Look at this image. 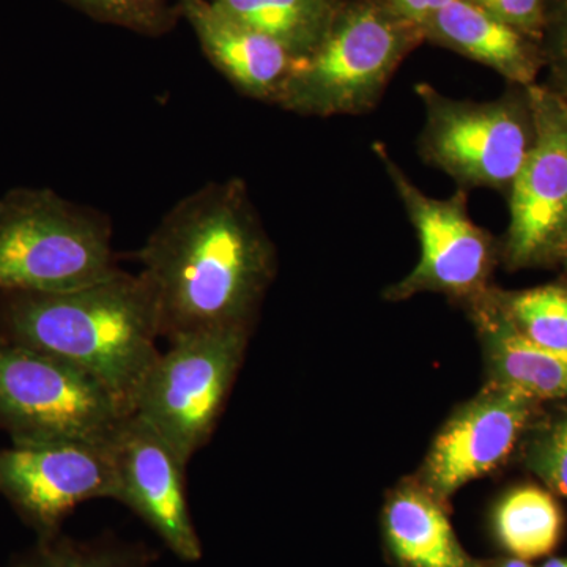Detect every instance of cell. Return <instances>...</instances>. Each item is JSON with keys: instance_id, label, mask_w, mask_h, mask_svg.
I'll return each mask as SVG.
<instances>
[{"instance_id": "20", "label": "cell", "mask_w": 567, "mask_h": 567, "mask_svg": "<svg viewBox=\"0 0 567 567\" xmlns=\"http://www.w3.org/2000/svg\"><path fill=\"white\" fill-rule=\"evenodd\" d=\"M85 17L144 37L173 32L182 14L171 0H65Z\"/></svg>"}, {"instance_id": "13", "label": "cell", "mask_w": 567, "mask_h": 567, "mask_svg": "<svg viewBox=\"0 0 567 567\" xmlns=\"http://www.w3.org/2000/svg\"><path fill=\"white\" fill-rule=\"evenodd\" d=\"M204 54L238 92L278 103L297 59L282 44L249 28L213 0H178Z\"/></svg>"}, {"instance_id": "24", "label": "cell", "mask_w": 567, "mask_h": 567, "mask_svg": "<svg viewBox=\"0 0 567 567\" xmlns=\"http://www.w3.org/2000/svg\"><path fill=\"white\" fill-rule=\"evenodd\" d=\"M496 18L539 40L548 0H475Z\"/></svg>"}, {"instance_id": "27", "label": "cell", "mask_w": 567, "mask_h": 567, "mask_svg": "<svg viewBox=\"0 0 567 567\" xmlns=\"http://www.w3.org/2000/svg\"><path fill=\"white\" fill-rule=\"evenodd\" d=\"M550 87V85H548ZM555 91V89H554ZM557 93L559 102H561L563 110H565L566 118H567V92H559L555 91Z\"/></svg>"}, {"instance_id": "3", "label": "cell", "mask_w": 567, "mask_h": 567, "mask_svg": "<svg viewBox=\"0 0 567 567\" xmlns=\"http://www.w3.org/2000/svg\"><path fill=\"white\" fill-rule=\"evenodd\" d=\"M424 41L390 0H344L319 47L295 62L276 106L323 118L372 111Z\"/></svg>"}, {"instance_id": "22", "label": "cell", "mask_w": 567, "mask_h": 567, "mask_svg": "<svg viewBox=\"0 0 567 567\" xmlns=\"http://www.w3.org/2000/svg\"><path fill=\"white\" fill-rule=\"evenodd\" d=\"M539 43L548 74L546 84L567 92V0H548Z\"/></svg>"}, {"instance_id": "18", "label": "cell", "mask_w": 567, "mask_h": 567, "mask_svg": "<svg viewBox=\"0 0 567 567\" xmlns=\"http://www.w3.org/2000/svg\"><path fill=\"white\" fill-rule=\"evenodd\" d=\"M563 518L550 494L520 487L507 494L495 511V529L503 546L518 559L546 557L557 547Z\"/></svg>"}, {"instance_id": "5", "label": "cell", "mask_w": 567, "mask_h": 567, "mask_svg": "<svg viewBox=\"0 0 567 567\" xmlns=\"http://www.w3.org/2000/svg\"><path fill=\"white\" fill-rule=\"evenodd\" d=\"M415 92L424 106L417 152L429 166L450 175L461 189L487 188L507 194L536 140L529 87L511 85L491 102L456 100L421 82Z\"/></svg>"}, {"instance_id": "7", "label": "cell", "mask_w": 567, "mask_h": 567, "mask_svg": "<svg viewBox=\"0 0 567 567\" xmlns=\"http://www.w3.org/2000/svg\"><path fill=\"white\" fill-rule=\"evenodd\" d=\"M248 330L177 336L159 353L134 413L188 465L210 442L244 358Z\"/></svg>"}, {"instance_id": "26", "label": "cell", "mask_w": 567, "mask_h": 567, "mask_svg": "<svg viewBox=\"0 0 567 567\" xmlns=\"http://www.w3.org/2000/svg\"><path fill=\"white\" fill-rule=\"evenodd\" d=\"M543 567H567V558H554Z\"/></svg>"}, {"instance_id": "8", "label": "cell", "mask_w": 567, "mask_h": 567, "mask_svg": "<svg viewBox=\"0 0 567 567\" xmlns=\"http://www.w3.org/2000/svg\"><path fill=\"white\" fill-rule=\"evenodd\" d=\"M374 152L393 182L421 246L420 262L394 287V297L423 290L458 297L483 292L494 265L495 244L487 230L470 218L465 189L447 199H435L410 181L385 145L375 144Z\"/></svg>"}, {"instance_id": "9", "label": "cell", "mask_w": 567, "mask_h": 567, "mask_svg": "<svg viewBox=\"0 0 567 567\" xmlns=\"http://www.w3.org/2000/svg\"><path fill=\"white\" fill-rule=\"evenodd\" d=\"M536 140L507 192V264L514 268L561 259L567 249V118L547 84L529 85Z\"/></svg>"}, {"instance_id": "29", "label": "cell", "mask_w": 567, "mask_h": 567, "mask_svg": "<svg viewBox=\"0 0 567 567\" xmlns=\"http://www.w3.org/2000/svg\"><path fill=\"white\" fill-rule=\"evenodd\" d=\"M563 262H565L566 270H567V249H566L565 256H563Z\"/></svg>"}, {"instance_id": "28", "label": "cell", "mask_w": 567, "mask_h": 567, "mask_svg": "<svg viewBox=\"0 0 567 567\" xmlns=\"http://www.w3.org/2000/svg\"><path fill=\"white\" fill-rule=\"evenodd\" d=\"M503 567H532L524 559H513V561H507Z\"/></svg>"}, {"instance_id": "14", "label": "cell", "mask_w": 567, "mask_h": 567, "mask_svg": "<svg viewBox=\"0 0 567 567\" xmlns=\"http://www.w3.org/2000/svg\"><path fill=\"white\" fill-rule=\"evenodd\" d=\"M436 47L486 65L509 85L529 87L544 71L539 40L499 20L475 0H454L423 25Z\"/></svg>"}, {"instance_id": "15", "label": "cell", "mask_w": 567, "mask_h": 567, "mask_svg": "<svg viewBox=\"0 0 567 567\" xmlns=\"http://www.w3.org/2000/svg\"><path fill=\"white\" fill-rule=\"evenodd\" d=\"M395 557L409 567H472L442 507L420 491L399 492L385 514Z\"/></svg>"}, {"instance_id": "25", "label": "cell", "mask_w": 567, "mask_h": 567, "mask_svg": "<svg viewBox=\"0 0 567 567\" xmlns=\"http://www.w3.org/2000/svg\"><path fill=\"white\" fill-rule=\"evenodd\" d=\"M399 13L404 14L406 20L416 22L423 28L429 18L434 17L436 11L445 9L454 0H390Z\"/></svg>"}, {"instance_id": "19", "label": "cell", "mask_w": 567, "mask_h": 567, "mask_svg": "<svg viewBox=\"0 0 567 567\" xmlns=\"http://www.w3.org/2000/svg\"><path fill=\"white\" fill-rule=\"evenodd\" d=\"M502 317L536 344L567 350V289L543 286L502 300Z\"/></svg>"}, {"instance_id": "2", "label": "cell", "mask_w": 567, "mask_h": 567, "mask_svg": "<svg viewBox=\"0 0 567 567\" xmlns=\"http://www.w3.org/2000/svg\"><path fill=\"white\" fill-rule=\"evenodd\" d=\"M0 328L9 344L65 361L103 383L134 413L159 357L158 305L141 274L118 271L62 293H0Z\"/></svg>"}, {"instance_id": "1", "label": "cell", "mask_w": 567, "mask_h": 567, "mask_svg": "<svg viewBox=\"0 0 567 567\" xmlns=\"http://www.w3.org/2000/svg\"><path fill=\"white\" fill-rule=\"evenodd\" d=\"M136 257L167 341L248 330L275 270L274 245L240 178L208 183L178 200Z\"/></svg>"}, {"instance_id": "10", "label": "cell", "mask_w": 567, "mask_h": 567, "mask_svg": "<svg viewBox=\"0 0 567 567\" xmlns=\"http://www.w3.org/2000/svg\"><path fill=\"white\" fill-rule=\"evenodd\" d=\"M112 442L13 443L0 451V492L41 539H51L81 503L117 499Z\"/></svg>"}, {"instance_id": "6", "label": "cell", "mask_w": 567, "mask_h": 567, "mask_svg": "<svg viewBox=\"0 0 567 567\" xmlns=\"http://www.w3.org/2000/svg\"><path fill=\"white\" fill-rule=\"evenodd\" d=\"M130 415L117 395L81 369L0 344V423L13 443H110Z\"/></svg>"}, {"instance_id": "4", "label": "cell", "mask_w": 567, "mask_h": 567, "mask_svg": "<svg viewBox=\"0 0 567 567\" xmlns=\"http://www.w3.org/2000/svg\"><path fill=\"white\" fill-rule=\"evenodd\" d=\"M107 216L50 188L0 197V293H62L118 274Z\"/></svg>"}, {"instance_id": "17", "label": "cell", "mask_w": 567, "mask_h": 567, "mask_svg": "<svg viewBox=\"0 0 567 567\" xmlns=\"http://www.w3.org/2000/svg\"><path fill=\"white\" fill-rule=\"evenodd\" d=\"M494 328V363L502 386L528 399L567 395V350L529 341L503 317Z\"/></svg>"}, {"instance_id": "21", "label": "cell", "mask_w": 567, "mask_h": 567, "mask_svg": "<svg viewBox=\"0 0 567 567\" xmlns=\"http://www.w3.org/2000/svg\"><path fill=\"white\" fill-rule=\"evenodd\" d=\"M17 567H140L121 550L99 544H81L51 537Z\"/></svg>"}, {"instance_id": "12", "label": "cell", "mask_w": 567, "mask_h": 567, "mask_svg": "<svg viewBox=\"0 0 567 567\" xmlns=\"http://www.w3.org/2000/svg\"><path fill=\"white\" fill-rule=\"evenodd\" d=\"M528 413L529 399L505 386L465 406L435 440L425 466L436 494H453L502 464Z\"/></svg>"}, {"instance_id": "11", "label": "cell", "mask_w": 567, "mask_h": 567, "mask_svg": "<svg viewBox=\"0 0 567 567\" xmlns=\"http://www.w3.org/2000/svg\"><path fill=\"white\" fill-rule=\"evenodd\" d=\"M118 502L132 507L185 561L203 557L185 492L186 464L136 413L114 436Z\"/></svg>"}, {"instance_id": "16", "label": "cell", "mask_w": 567, "mask_h": 567, "mask_svg": "<svg viewBox=\"0 0 567 567\" xmlns=\"http://www.w3.org/2000/svg\"><path fill=\"white\" fill-rule=\"evenodd\" d=\"M249 28L271 37L295 59L319 47L344 0H213Z\"/></svg>"}, {"instance_id": "23", "label": "cell", "mask_w": 567, "mask_h": 567, "mask_svg": "<svg viewBox=\"0 0 567 567\" xmlns=\"http://www.w3.org/2000/svg\"><path fill=\"white\" fill-rule=\"evenodd\" d=\"M533 466L548 486L567 498V417L539 443Z\"/></svg>"}]
</instances>
